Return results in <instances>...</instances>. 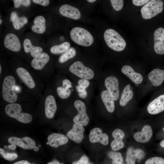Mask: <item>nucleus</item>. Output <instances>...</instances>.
I'll use <instances>...</instances> for the list:
<instances>
[{
  "mask_svg": "<svg viewBox=\"0 0 164 164\" xmlns=\"http://www.w3.org/2000/svg\"><path fill=\"white\" fill-rule=\"evenodd\" d=\"M163 1H164V0H163Z\"/></svg>",
  "mask_w": 164,
  "mask_h": 164,
  "instance_id": "nucleus-62",
  "label": "nucleus"
},
{
  "mask_svg": "<svg viewBox=\"0 0 164 164\" xmlns=\"http://www.w3.org/2000/svg\"><path fill=\"white\" fill-rule=\"evenodd\" d=\"M85 89L86 88L85 87L80 85H78L76 87V91L78 92L86 90Z\"/></svg>",
  "mask_w": 164,
  "mask_h": 164,
  "instance_id": "nucleus-45",
  "label": "nucleus"
},
{
  "mask_svg": "<svg viewBox=\"0 0 164 164\" xmlns=\"http://www.w3.org/2000/svg\"><path fill=\"white\" fill-rule=\"evenodd\" d=\"M84 130L83 126L74 123L72 128L67 132L66 135L67 137L74 142L79 143L84 138Z\"/></svg>",
  "mask_w": 164,
  "mask_h": 164,
  "instance_id": "nucleus-13",
  "label": "nucleus"
},
{
  "mask_svg": "<svg viewBox=\"0 0 164 164\" xmlns=\"http://www.w3.org/2000/svg\"><path fill=\"white\" fill-rule=\"evenodd\" d=\"M75 108L78 111V114L73 118V121L81 126L87 125L89 122V118L86 112L85 104L80 100H77L74 103Z\"/></svg>",
  "mask_w": 164,
  "mask_h": 164,
  "instance_id": "nucleus-7",
  "label": "nucleus"
},
{
  "mask_svg": "<svg viewBox=\"0 0 164 164\" xmlns=\"http://www.w3.org/2000/svg\"><path fill=\"white\" fill-rule=\"evenodd\" d=\"M0 24L1 25V24H2V20L0 19Z\"/></svg>",
  "mask_w": 164,
  "mask_h": 164,
  "instance_id": "nucleus-54",
  "label": "nucleus"
},
{
  "mask_svg": "<svg viewBox=\"0 0 164 164\" xmlns=\"http://www.w3.org/2000/svg\"><path fill=\"white\" fill-rule=\"evenodd\" d=\"M160 145L162 147L164 148V140H162L160 143Z\"/></svg>",
  "mask_w": 164,
  "mask_h": 164,
  "instance_id": "nucleus-48",
  "label": "nucleus"
},
{
  "mask_svg": "<svg viewBox=\"0 0 164 164\" xmlns=\"http://www.w3.org/2000/svg\"><path fill=\"white\" fill-rule=\"evenodd\" d=\"M110 1L113 9L115 11H120L124 5L123 0H110Z\"/></svg>",
  "mask_w": 164,
  "mask_h": 164,
  "instance_id": "nucleus-35",
  "label": "nucleus"
},
{
  "mask_svg": "<svg viewBox=\"0 0 164 164\" xmlns=\"http://www.w3.org/2000/svg\"><path fill=\"white\" fill-rule=\"evenodd\" d=\"M4 147L5 148H6V146H5Z\"/></svg>",
  "mask_w": 164,
  "mask_h": 164,
  "instance_id": "nucleus-58",
  "label": "nucleus"
},
{
  "mask_svg": "<svg viewBox=\"0 0 164 164\" xmlns=\"http://www.w3.org/2000/svg\"><path fill=\"white\" fill-rule=\"evenodd\" d=\"M130 85L128 84L124 88L120 101V104L121 106H125L133 97V93L130 90Z\"/></svg>",
  "mask_w": 164,
  "mask_h": 164,
  "instance_id": "nucleus-29",
  "label": "nucleus"
},
{
  "mask_svg": "<svg viewBox=\"0 0 164 164\" xmlns=\"http://www.w3.org/2000/svg\"><path fill=\"white\" fill-rule=\"evenodd\" d=\"M90 163L88 157L84 155L78 160L73 162L72 164H90Z\"/></svg>",
  "mask_w": 164,
  "mask_h": 164,
  "instance_id": "nucleus-38",
  "label": "nucleus"
},
{
  "mask_svg": "<svg viewBox=\"0 0 164 164\" xmlns=\"http://www.w3.org/2000/svg\"><path fill=\"white\" fill-rule=\"evenodd\" d=\"M8 147L9 149L14 150L16 148V145L13 144H11L10 145H8Z\"/></svg>",
  "mask_w": 164,
  "mask_h": 164,
  "instance_id": "nucleus-47",
  "label": "nucleus"
},
{
  "mask_svg": "<svg viewBox=\"0 0 164 164\" xmlns=\"http://www.w3.org/2000/svg\"><path fill=\"white\" fill-rule=\"evenodd\" d=\"M90 164H93V163H90Z\"/></svg>",
  "mask_w": 164,
  "mask_h": 164,
  "instance_id": "nucleus-61",
  "label": "nucleus"
},
{
  "mask_svg": "<svg viewBox=\"0 0 164 164\" xmlns=\"http://www.w3.org/2000/svg\"><path fill=\"white\" fill-rule=\"evenodd\" d=\"M90 141L92 143L100 142L106 145L108 144L109 138L108 135L102 133L101 129L98 128L92 129L89 135Z\"/></svg>",
  "mask_w": 164,
  "mask_h": 164,
  "instance_id": "nucleus-11",
  "label": "nucleus"
},
{
  "mask_svg": "<svg viewBox=\"0 0 164 164\" xmlns=\"http://www.w3.org/2000/svg\"><path fill=\"white\" fill-rule=\"evenodd\" d=\"M23 46L25 52H30L31 56L34 58L42 53L43 49L40 47L33 46L30 40L28 39L24 40Z\"/></svg>",
  "mask_w": 164,
  "mask_h": 164,
  "instance_id": "nucleus-28",
  "label": "nucleus"
},
{
  "mask_svg": "<svg viewBox=\"0 0 164 164\" xmlns=\"http://www.w3.org/2000/svg\"><path fill=\"white\" fill-rule=\"evenodd\" d=\"M163 130L164 131V127L163 128Z\"/></svg>",
  "mask_w": 164,
  "mask_h": 164,
  "instance_id": "nucleus-60",
  "label": "nucleus"
},
{
  "mask_svg": "<svg viewBox=\"0 0 164 164\" xmlns=\"http://www.w3.org/2000/svg\"><path fill=\"white\" fill-rule=\"evenodd\" d=\"M8 142L10 144H13L26 149H33L36 145L35 141L28 137L20 138L15 137H11L8 139Z\"/></svg>",
  "mask_w": 164,
  "mask_h": 164,
  "instance_id": "nucleus-8",
  "label": "nucleus"
},
{
  "mask_svg": "<svg viewBox=\"0 0 164 164\" xmlns=\"http://www.w3.org/2000/svg\"><path fill=\"white\" fill-rule=\"evenodd\" d=\"M4 44L6 48L14 52L19 51L21 48V44L19 39L13 33H10L5 36Z\"/></svg>",
  "mask_w": 164,
  "mask_h": 164,
  "instance_id": "nucleus-12",
  "label": "nucleus"
},
{
  "mask_svg": "<svg viewBox=\"0 0 164 164\" xmlns=\"http://www.w3.org/2000/svg\"><path fill=\"white\" fill-rule=\"evenodd\" d=\"M104 37L108 46L116 51H122L126 46V42L122 37L115 30L109 29L105 31Z\"/></svg>",
  "mask_w": 164,
  "mask_h": 164,
  "instance_id": "nucleus-1",
  "label": "nucleus"
},
{
  "mask_svg": "<svg viewBox=\"0 0 164 164\" xmlns=\"http://www.w3.org/2000/svg\"><path fill=\"white\" fill-rule=\"evenodd\" d=\"M163 2L160 0H151L143 6L141 10L142 18L149 19L161 12L163 10Z\"/></svg>",
  "mask_w": 164,
  "mask_h": 164,
  "instance_id": "nucleus-5",
  "label": "nucleus"
},
{
  "mask_svg": "<svg viewBox=\"0 0 164 164\" xmlns=\"http://www.w3.org/2000/svg\"><path fill=\"white\" fill-rule=\"evenodd\" d=\"M1 155L4 159L9 161L13 160L18 157V155L15 153H9L4 152Z\"/></svg>",
  "mask_w": 164,
  "mask_h": 164,
  "instance_id": "nucleus-37",
  "label": "nucleus"
},
{
  "mask_svg": "<svg viewBox=\"0 0 164 164\" xmlns=\"http://www.w3.org/2000/svg\"><path fill=\"white\" fill-rule=\"evenodd\" d=\"M33 149L35 151H37L39 149V148L38 146H35Z\"/></svg>",
  "mask_w": 164,
  "mask_h": 164,
  "instance_id": "nucleus-49",
  "label": "nucleus"
},
{
  "mask_svg": "<svg viewBox=\"0 0 164 164\" xmlns=\"http://www.w3.org/2000/svg\"><path fill=\"white\" fill-rule=\"evenodd\" d=\"M5 152V151L4 150L2 149V148H0V154H2V153H3L4 152Z\"/></svg>",
  "mask_w": 164,
  "mask_h": 164,
  "instance_id": "nucleus-50",
  "label": "nucleus"
},
{
  "mask_svg": "<svg viewBox=\"0 0 164 164\" xmlns=\"http://www.w3.org/2000/svg\"><path fill=\"white\" fill-rule=\"evenodd\" d=\"M135 85L136 86H139V84H135Z\"/></svg>",
  "mask_w": 164,
  "mask_h": 164,
  "instance_id": "nucleus-56",
  "label": "nucleus"
},
{
  "mask_svg": "<svg viewBox=\"0 0 164 164\" xmlns=\"http://www.w3.org/2000/svg\"><path fill=\"white\" fill-rule=\"evenodd\" d=\"M108 156L113 160L112 164H122L123 159L120 152L111 151L108 152Z\"/></svg>",
  "mask_w": 164,
  "mask_h": 164,
  "instance_id": "nucleus-32",
  "label": "nucleus"
},
{
  "mask_svg": "<svg viewBox=\"0 0 164 164\" xmlns=\"http://www.w3.org/2000/svg\"><path fill=\"white\" fill-rule=\"evenodd\" d=\"M69 70L70 72L82 79H91L94 76L93 71L85 66L80 61L74 63L70 67Z\"/></svg>",
  "mask_w": 164,
  "mask_h": 164,
  "instance_id": "nucleus-6",
  "label": "nucleus"
},
{
  "mask_svg": "<svg viewBox=\"0 0 164 164\" xmlns=\"http://www.w3.org/2000/svg\"><path fill=\"white\" fill-rule=\"evenodd\" d=\"M16 73L21 80L28 87L32 89L35 86V83L29 72L25 69L19 67L16 69Z\"/></svg>",
  "mask_w": 164,
  "mask_h": 164,
  "instance_id": "nucleus-21",
  "label": "nucleus"
},
{
  "mask_svg": "<svg viewBox=\"0 0 164 164\" xmlns=\"http://www.w3.org/2000/svg\"><path fill=\"white\" fill-rule=\"evenodd\" d=\"M102 100L107 110L110 113L114 112L115 105L113 98L107 90L103 91L101 94Z\"/></svg>",
  "mask_w": 164,
  "mask_h": 164,
  "instance_id": "nucleus-25",
  "label": "nucleus"
},
{
  "mask_svg": "<svg viewBox=\"0 0 164 164\" xmlns=\"http://www.w3.org/2000/svg\"><path fill=\"white\" fill-rule=\"evenodd\" d=\"M15 80L14 77L9 75L3 80L2 86V94L4 99L6 101L13 103L17 99V96L15 92Z\"/></svg>",
  "mask_w": 164,
  "mask_h": 164,
  "instance_id": "nucleus-4",
  "label": "nucleus"
},
{
  "mask_svg": "<svg viewBox=\"0 0 164 164\" xmlns=\"http://www.w3.org/2000/svg\"><path fill=\"white\" fill-rule=\"evenodd\" d=\"M56 91L59 97L63 99L67 98L71 93V91L69 89H65L62 87H58L57 88Z\"/></svg>",
  "mask_w": 164,
  "mask_h": 164,
  "instance_id": "nucleus-33",
  "label": "nucleus"
},
{
  "mask_svg": "<svg viewBox=\"0 0 164 164\" xmlns=\"http://www.w3.org/2000/svg\"><path fill=\"white\" fill-rule=\"evenodd\" d=\"M121 71L135 84H141L143 80V78L141 74L135 72L132 68L129 65L123 66Z\"/></svg>",
  "mask_w": 164,
  "mask_h": 164,
  "instance_id": "nucleus-22",
  "label": "nucleus"
},
{
  "mask_svg": "<svg viewBox=\"0 0 164 164\" xmlns=\"http://www.w3.org/2000/svg\"><path fill=\"white\" fill-rule=\"evenodd\" d=\"M13 1L14 7L15 8H19L22 5L27 7L31 4V1L30 0H13Z\"/></svg>",
  "mask_w": 164,
  "mask_h": 164,
  "instance_id": "nucleus-36",
  "label": "nucleus"
},
{
  "mask_svg": "<svg viewBox=\"0 0 164 164\" xmlns=\"http://www.w3.org/2000/svg\"><path fill=\"white\" fill-rule=\"evenodd\" d=\"M5 111L9 116L22 123H28L32 120L31 115L22 112L21 106L19 104L13 103L7 104L5 107Z\"/></svg>",
  "mask_w": 164,
  "mask_h": 164,
  "instance_id": "nucleus-3",
  "label": "nucleus"
},
{
  "mask_svg": "<svg viewBox=\"0 0 164 164\" xmlns=\"http://www.w3.org/2000/svg\"><path fill=\"white\" fill-rule=\"evenodd\" d=\"M76 51L75 49L70 47L62 55L59 59V61L60 63H63L68 60L73 58L76 54Z\"/></svg>",
  "mask_w": 164,
  "mask_h": 164,
  "instance_id": "nucleus-31",
  "label": "nucleus"
},
{
  "mask_svg": "<svg viewBox=\"0 0 164 164\" xmlns=\"http://www.w3.org/2000/svg\"><path fill=\"white\" fill-rule=\"evenodd\" d=\"M124 132L121 129L117 128L112 133V136L114 138L111 144L112 150L114 151L118 150L124 147L122 140L125 137Z\"/></svg>",
  "mask_w": 164,
  "mask_h": 164,
  "instance_id": "nucleus-18",
  "label": "nucleus"
},
{
  "mask_svg": "<svg viewBox=\"0 0 164 164\" xmlns=\"http://www.w3.org/2000/svg\"><path fill=\"white\" fill-rule=\"evenodd\" d=\"M62 87L65 89H69L72 87L70 81L68 79H65L63 80Z\"/></svg>",
  "mask_w": 164,
  "mask_h": 164,
  "instance_id": "nucleus-42",
  "label": "nucleus"
},
{
  "mask_svg": "<svg viewBox=\"0 0 164 164\" xmlns=\"http://www.w3.org/2000/svg\"><path fill=\"white\" fill-rule=\"evenodd\" d=\"M78 83L79 85L85 88L87 87L90 84L89 81L87 80L84 79H81L79 80Z\"/></svg>",
  "mask_w": 164,
  "mask_h": 164,
  "instance_id": "nucleus-41",
  "label": "nucleus"
},
{
  "mask_svg": "<svg viewBox=\"0 0 164 164\" xmlns=\"http://www.w3.org/2000/svg\"><path fill=\"white\" fill-rule=\"evenodd\" d=\"M145 155L144 152L141 149L130 147L127 150L126 161L127 164H135L136 159H142Z\"/></svg>",
  "mask_w": 164,
  "mask_h": 164,
  "instance_id": "nucleus-16",
  "label": "nucleus"
},
{
  "mask_svg": "<svg viewBox=\"0 0 164 164\" xmlns=\"http://www.w3.org/2000/svg\"><path fill=\"white\" fill-rule=\"evenodd\" d=\"M12 164H31V163L27 160H22L16 162Z\"/></svg>",
  "mask_w": 164,
  "mask_h": 164,
  "instance_id": "nucleus-44",
  "label": "nucleus"
},
{
  "mask_svg": "<svg viewBox=\"0 0 164 164\" xmlns=\"http://www.w3.org/2000/svg\"><path fill=\"white\" fill-rule=\"evenodd\" d=\"M32 1L34 3L43 6H47L50 3V1L49 0H32Z\"/></svg>",
  "mask_w": 164,
  "mask_h": 164,
  "instance_id": "nucleus-40",
  "label": "nucleus"
},
{
  "mask_svg": "<svg viewBox=\"0 0 164 164\" xmlns=\"http://www.w3.org/2000/svg\"><path fill=\"white\" fill-rule=\"evenodd\" d=\"M50 59V56L47 53H42L33 59L31 65L35 70H41L48 63Z\"/></svg>",
  "mask_w": 164,
  "mask_h": 164,
  "instance_id": "nucleus-24",
  "label": "nucleus"
},
{
  "mask_svg": "<svg viewBox=\"0 0 164 164\" xmlns=\"http://www.w3.org/2000/svg\"><path fill=\"white\" fill-rule=\"evenodd\" d=\"M34 24L31 27L32 30L38 34L43 33L46 30V20L42 16H36L33 21Z\"/></svg>",
  "mask_w": 164,
  "mask_h": 164,
  "instance_id": "nucleus-26",
  "label": "nucleus"
},
{
  "mask_svg": "<svg viewBox=\"0 0 164 164\" xmlns=\"http://www.w3.org/2000/svg\"><path fill=\"white\" fill-rule=\"evenodd\" d=\"M38 146H39V147H40L41 146V145H38Z\"/></svg>",
  "mask_w": 164,
  "mask_h": 164,
  "instance_id": "nucleus-57",
  "label": "nucleus"
},
{
  "mask_svg": "<svg viewBox=\"0 0 164 164\" xmlns=\"http://www.w3.org/2000/svg\"><path fill=\"white\" fill-rule=\"evenodd\" d=\"M104 85L114 101L118 100L119 96V90L118 81L117 78L113 76L107 77L105 80Z\"/></svg>",
  "mask_w": 164,
  "mask_h": 164,
  "instance_id": "nucleus-9",
  "label": "nucleus"
},
{
  "mask_svg": "<svg viewBox=\"0 0 164 164\" xmlns=\"http://www.w3.org/2000/svg\"><path fill=\"white\" fill-rule=\"evenodd\" d=\"M148 112L151 114H159L164 111V95H162L154 99L148 105Z\"/></svg>",
  "mask_w": 164,
  "mask_h": 164,
  "instance_id": "nucleus-14",
  "label": "nucleus"
},
{
  "mask_svg": "<svg viewBox=\"0 0 164 164\" xmlns=\"http://www.w3.org/2000/svg\"><path fill=\"white\" fill-rule=\"evenodd\" d=\"M1 65H0V73H1Z\"/></svg>",
  "mask_w": 164,
  "mask_h": 164,
  "instance_id": "nucleus-53",
  "label": "nucleus"
},
{
  "mask_svg": "<svg viewBox=\"0 0 164 164\" xmlns=\"http://www.w3.org/2000/svg\"><path fill=\"white\" fill-rule=\"evenodd\" d=\"M70 36L75 43L84 46H91L94 40L93 36L88 31L80 27L73 28L70 31Z\"/></svg>",
  "mask_w": 164,
  "mask_h": 164,
  "instance_id": "nucleus-2",
  "label": "nucleus"
},
{
  "mask_svg": "<svg viewBox=\"0 0 164 164\" xmlns=\"http://www.w3.org/2000/svg\"><path fill=\"white\" fill-rule=\"evenodd\" d=\"M64 39V37L63 36H61L60 38V39L61 40V41H62V40H63Z\"/></svg>",
  "mask_w": 164,
  "mask_h": 164,
  "instance_id": "nucleus-52",
  "label": "nucleus"
},
{
  "mask_svg": "<svg viewBox=\"0 0 164 164\" xmlns=\"http://www.w3.org/2000/svg\"><path fill=\"white\" fill-rule=\"evenodd\" d=\"M47 140L49 145L53 147L57 148L67 144L68 141L67 136L60 133H53L48 136Z\"/></svg>",
  "mask_w": 164,
  "mask_h": 164,
  "instance_id": "nucleus-17",
  "label": "nucleus"
},
{
  "mask_svg": "<svg viewBox=\"0 0 164 164\" xmlns=\"http://www.w3.org/2000/svg\"><path fill=\"white\" fill-rule=\"evenodd\" d=\"M70 43L65 42L60 44L52 46L50 49V51L52 54H59L65 52L70 48Z\"/></svg>",
  "mask_w": 164,
  "mask_h": 164,
  "instance_id": "nucleus-30",
  "label": "nucleus"
},
{
  "mask_svg": "<svg viewBox=\"0 0 164 164\" xmlns=\"http://www.w3.org/2000/svg\"><path fill=\"white\" fill-rule=\"evenodd\" d=\"M87 1L90 3H93L96 1V0H87Z\"/></svg>",
  "mask_w": 164,
  "mask_h": 164,
  "instance_id": "nucleus-51",
  "label": "nucleus"
},
{
  "mask_svg": "<svg viewBox=\"0 0 164 164\" xmlns=\"http://www.w3.org/2000/svg\"><path fill=\"white\" fill-rule=\"evenodd\" d=\"M130 90H131V91H132V89H132V87H130Z\"/></svg>",
  "mask_w": 164,
  "mask_h": 164,
  "instance_id": "nucleus-55",
  "label": "nucleus"
},
{
  "mask_svg": "<svg viewBox=\"0 0 164 164\" xmlns=\"http://www.w3.org/2000/svg\"><path fill=\"white\" fill-rule=\"evenodd\" d=\"M10 20L12 22L14 28L17 30L19 29L28 22V19L26 16L19 17L17 13L15 11L11 13Z\"/></svg>",
  "mask_w": 164,
  "mask_h": 164,
  "instance_id": "nucleus-27",
  "label": "nucleus"
},
{
  "mask_svg": "<svg viewBox=\"0 0 164 164\" xmlns=\"http://www.w3.org/2000/svg\"><path fill=\"white\" fill-rule=\"evenodd\" d=\"M59 11L62 16L75 20L79 19L81 16L78 9L68 4H64L61 6Z\"/></svg>",
  "mask_w": 164,
  "mask_h": 164,
  "instance_id": "nucleus-15",
  "label": "nucleus"
},
{
  "mask_svg": "<svg viewBox=\"0 0 164 164\" xmlns=\"http://www.w3.org/2000/svg\"><path fill=\"white\" fill-rule=\"evenodd\" d=\"M31 164H36L34 163H31Z\"/></svg>",
  "mask_w": 164,
  "mask_h": 164,
  "instance_id": "nucleus-59",
  "label": "nucleus"
},
{
  "mask_svg": "<svg viewBox=\"0 0 164 164\" xmlns=\"http://www.w3.org/2000/svg\"><path fill=\"white\" fill-rule=\"evenodd\" d=\"M151 127L148 125L144 126L141 132L136 133L134 135L135 140L139 142L145 143L149 142L152 135Z\"/></svg>",
  "mask_w": 164,
  "mask_h": 164,
  "instance_id": "nucleus-19",
  "label": "nucleus"
},
{
  "mask_svg": "<svg viewBox=\"0 0 164 164\" xmlns=\"http://www.w3.org/2000/svg\"><path fill=\"white\" fill-rule=\"evenodd\" d=\"M78 95L80 98L84 99L87 97V92L85 90L82 91L78 92Z\"/></svg>",
  "mask_w": 164,
  "mask_h": 164,
  "instance_id": "nucleus-43",
  "label": "nucleus"
},
{
  "mask_svg": "<svg viewBox=\"0 0 164 164\" xmlns=\"http://www.w3.org/2000/svg\"><path fill=\"white\" fill-rule=\"evenodd\" d=\"M145 164H164V159L158 157H152L147 160Z\"/></svg>",
  "mask_w": 164,
  "mask_h": 164,
  "instance_id": "nucleus-34",
  "label": "nucleus"
},
{
  "mask_svg": "<svg viewBox=\"0 0 164 164\" xmlns=\"http://www.w3.org/2000/svg\"><path fill=\"white\" fill-rule=\"evenodd\" d=\"M148 78L154 86H160L164 80V70L159 68L154 69L149 73Z\"/></svg>",
  "mask_w": 164,
  "mask_h": 164,
  "instance_id": "nucleus-23",
  "label": "nucleus"
},
{
  "mask_svg": "<svg viewBox=\"0 0 164 164\" xmlns=\"http://www.w3.org/2000/svg\"><path fill=\"white\" fill-rule=\"evenodd\" d=\"M47 164H63L60 163L59 161L56 159L53 160L52 162H49Z\"/></svg>",
  "mask_w": 164,
  "mask_h": 164,
  "instance_id": "nucleus-46",
  "label": "nucleus"
},
{
  "mask_svg": "<svg viewBox=\"0 0 164 164\" xmlns=\"http://www.w3.org/2000/svg\"><path fill=\"white\" fill-rule=\"evenodd\" d=\"M150 1L149 0H133V4L137 6H141L145 5Z\"/></svg>",
  "mask_w": 164,
  "mask_h": 164,
  "instance_id": "nucleus-39",
  "label": "nucleus"
},
{
  "mask_svg": "<svg viewBox=\"0 0 164 164\" xmlns=\"http://www.w3.org/2000/svg\"><path fill=\"white\" fill-rule=\"evenodd\" d=\"M154 49L159 54H164V28L159 27L156 30L154 34Z\"/></svg>",
  "mask_w": 164,
  "mask_h": 164,
  "instance_id": "nucleus-10",
  "label": "nucleus"
},
{
  "mask_svg": "<svg viewBox=\"0 0 164 164\" xmlns=\"http://www.w3.org/2000/svg\"><path fill=\"white\" fill-rule=\"evenodd\" d=\"M57 110V106L54 97L51 95L47 96L45 99V112L46 117L49 119L53 118Z\"/></svg>",
  "mask_w": 164,
  "mask_h": 164,
  "instance_id": "nucleus-20",
  "label": "nucleus"
}]
</instances>
